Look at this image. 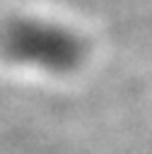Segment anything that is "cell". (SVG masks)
<instances>
[{
	"mask_svg": "<svg viewBox=\"0 0 152 154\" xmlns=\"http://www.w3.org/2000/svg\"><path fill=\"white\" fill-rule=\"evenodd\" d=\"M2 51L10 60L48 72H68L82 60V41L65 26L24 19L2 34Z\"/></svg>",
	"mask_w": 152,
	"mask_h": 154,
	"instance_id": "1",
	"label": "cell"
}]
</instances>
